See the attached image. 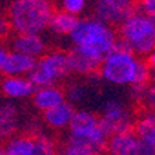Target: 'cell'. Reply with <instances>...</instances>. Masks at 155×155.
I'll list each match as a JSON object with an SVG mask.
<instances>
[{
  "mask_svg": "<svg viewBox=\"0 0 155 155\" xmlns=\"http://www.w3.org/2000/svg\"><path fill=\"white\" fill-rule=\"evenodd\" d=\"M54 13L52 4L45 0H14L8 4L7 20L15 34H32L49 27Z\"/></svg>",
  "mask_w": 155,
  "mask_h": 155,
  "instance_id": "2",
  "label": "cell"
},
{
  "mask_svg": "<svg viewBox=\"0 0 155 155\" xmlns=\"http://www.w3.org/2000/svg\"><path fill=\"white\" fill-rule=\"evenodd\" d=\"M152 81H154V83H155V70H154V71H152Z\"/></svg>",
  "mask_w": 155,
  "mask_h": 155,
  "instance_id": "26",
  "label": "cell"
},
{
  "mask_svg": "<svg viewBox=\"0 0 155 155\" xmlns=\"http://www.w3.org/2000/svg\"><path fill=\"white\" fill-rule=\"evenodd\" d=\"M34 148L35 136H17L8 138L0 155H32Z\"/></svg>",
  "mask_w": 155,
  "mask_h": 155,
  "instance_id": "17",
  "label": "cell"
},
{
  "mask_svg": "<svg viewBox=\"0 0 155 155\" xmlns=\"http://www.w3.org/2000/svg\"><path fill=\"white\" fill-rule=\"evenodd\" d=\"M70 36L74 46L104 61L112 52L119 35H116L112 27L106 25L97 18H85L80 20V24Z\"/></svg>",
  "mask_w": 155,
  "mask_h": 155,
  "instance_id": "1",
  "label": "cell"
},
{
  "mask_svg": "<svg viewBox=\"0 0 155 155\" xmlns=\"http://www.w3.org/2000/svg\"><path fill=\"white\" fill-rule=\"evenodd\" d=\"M145 101V104H147V106L151 110H155V83L152 81L150 85H148L147 91H145V95L144 98H143Z\"/></svg>",
  "mask_w": 155,
  "mask_h": 155,
  "instance_id": "23",
  "label": "cell"
},
{
  "mask_svg": "<svg viewBox=\"0 0 155 155\" xmlns=\"http://www.w3.org/2000/svg\"><path fill=\"white\" fill-rule=\"evenodd\" d=\"M56 155H61V154H56Z\"/></svg>",
  "mask_w": 155,
  "mask_h": 155,
  "instance_id": "27",
  "label": "cell"
},
{
  "mask_svg": "<svg viewBox=\"0 0 155 155\" xmlns=\"http://www.w3.org/2000/svg\"><path fill=\"white\" fill-rule=\"evenodd\" d=\"M147 64L151 67V69L155 70V52L154 53H151L150 56H148V60H147Z\"/></svg>",
  "mask_w": 155,
  "mask_h": 155,
  "instance_id": "25",
  "label": "cell"
},
{
  "mask_svg": "<svg viewBox=\"0 0 155 155\" xmlns=\"http://www.w3.org/2000/svg\"><path fill=\"white\" fill-rule=\"evenodd\" d=\"M18 127V110L13 104H6L0 110V129L2 137H11Z\"/></svg>",
  "mask_w": 155,
  "mask_h": 155,
  "instance_id": "18",
  "label": "cell"
},
{
  "mask_svg": "<svg viewBox=\"0 0 155 155\" xmlns=\"http://www.w3.org/2000/svg\"><path fill=\"white\" fill-rule=\"evenodd\" d=\"M61 155H99L94 150L88 140H80V138L70 136L64 148L61 151Z\"/></svg>",
  "mask_w": 155,
  "mask_h": 155,
  "instance_id": "19",
  "label": "cell"
},
{
  "mask_svg": "<svg viewBox=\"0 0 155 155\" xmlns=\"http://www.w3.org/2000/svg\"><path fill=\"white\" fill-rule=\"evenodd\" d=\"M78 24L80 18H77V15L66 13L64 10H54L49 22V28L60 35H71Z\"/></svg>",
  "mask_w": 155,
  "mask_h": 155,
  "instance_id": "16",
  "label": "cell"
},
{
  "mask_svg": "<svg viewBox=\"0 0 155 155\" xmlns=\"http://www.w3.org/2000/svg\"><path fill=\"white\" fill-rule=\"evenodd\" d=\"M61 7H63L61 10H64L66 13L77 15L85 8V2L84 0H64L61 2Z\"/></svg>",
  "mask_w": 155,
  "mask_h": 155,
  "instance_id": "21",
  "label": "cell"
},
{
  "mask_svg": "<svg viewBox=\"0 0 155 155\" xmlns=\"http://www.w3.org/2000/svg\"><path fill=\"white\" fill-rule=\"evenodd\" d=\"M141 60L134 53L112 51L104 60L101 67V76L106 81L117 85H133L140 69Z\"/></svg>",
  "mask_w": 155,
  "mask_h": 155,
  "instance_id": "5",
  "label": "cell"
},
{
  "mask_svg": "<svg viewBox=\"0 0 155 155\" xmlns=\"http://www.w3.org/2000/svg\"><path fill=\"white\" fill-rule=\"evenodd\" d=\"M138 141H140V137L136 134L134 130L115 134L109 140L106 152L108 155H130V152L138 144Z\"/></svg>",
  "mask_w": 155,
  "mask_h": 155,
  "instance_id": "14",
  "label": "cell"
},
{
  "mask_svg": "<svg viewBox=\"0 0 155 155\" xmlns=\"http://www.w3.org/2000/svg\"><path fill=\"white\" fill-rule=\"evenodd\" d=\"M3 94L7 98H25L35 94V85L28 78L22 77H4L2 83Z\"/></svg>",
  "mask_w": 155,
  "mask_h": 155,
  "instance_id": "15",
  "label": "cell"
},
{
  "mask_svg": "<svg viewBox=\"0 0 155 155\" xmlns=\"http://www.w3.org/2000/svg\"><path fill=\"white\" fill-rule=\"evenodd\" d=\"M32 155H56L52 140L45 136H35V148Z\"/></svg>",
  "mask_w": 155,
  "mask_h": 155,
  "instance_id": "20",
  "label": "cell"
},
{
  "mask_svg": "<svg viewBox=\"0 0 155 155\" xmlns=\"http://www.w3.org/2000/svg\"><path fill=\"white\" fill-rule=\"evenodd\" d=\"M36 59L7 51L4 48L0 51V70L6 77H20L21 74H29L36 66Z\"/></svg>",
  "mask_w": 155,
  "mask_h": 155,
  "instance_id": "8",
  "label": "cell"
},
{
  "mask_svg": "<svg viewBox=\"0 0 155 155\" xmlns=\"http://www.w3.org/2000/svg\"><path fill=\"white\" fill-rule=\"evenodd\" d=\"M10 51L17 53L25 54L32 59H36L38 56L42 58L45 53V42L39 35L32 34H15L8 41Z\"/></svg>",
  "mask_w": 155,
  "mask_h": 155,
  "instance_id": "9",
  "label": "cell"
},
{
  "mask_svg": "<svg viewBox=\"0 0 155 155\" xmlns=\"http://www.w3.org/2000/svg\"><path fill=\"white\" fill-rule=\"evenodd\" d=\"M66 97L69 98L71 102H78L84 97V87L81 84H71L69 88L66 90Z\"/></svg>",
  "mask_w": 155,
  "mask_h": 155,
  "instance_id": "22",
  "label": "cell"
},
{
  "mask_svg": "<svg viewBox=\"0 0 155 155\" xmlns=\"http://www.w3.org/2000/svg\"><path fill=\"white\" fill-rule=\"evenodd\" d=\"M99 127V117L87 110H77L70 122V136L80 140H90Z\"/></svg>",
  "mask_w": 155,
  "mask_h": 155,
  "instance_id": "10",
  "label": "cell"
},
{
  "mask_svg": "<svg viewBox=\"0 0 155 155\" xmlns=\"http://www.w3.org/2000/svg\"><path fill=\"white\" fill-rule=\"evenodd\" d=\"M119 36L129 43L136 54L150 56L155 52V20L137 11L119 27Z\"/></svg>",
  "mask_w": 155,
  "mask_h": 155,
  "instance_id": "3",
  "label": "cell"
},
{
  "mask_svg": "<svg viewBox=\"0 0 155 155\" xmlns=\"http://www.w3.org/2000/svg\"><path fill=\"white\" fill-rule=\"evenodd\" d=\"M76 109L70 102L64 101L56 108L43 112V120L52 129H63L66 126H70L73 116L76 115Z\"/></svg>",
  "mask_w": 155,
  "mask_h": 155,
  "instance_id": "13",
  "label": "cell"
},
{
  "mask_svg": "<svg viewBox=\"0 0 155 155\" xmlns=\"http://www.w3.org/2000/svg\"><path fill=\"white\" fill-rule=\"evenodd\" d=\"M66 92L56 85L53 87H43V88H38L35 91V94L32 95V101L38 109L48 112L51 109L59 106L60 104L64 102Z\"/></svg>",
  "mask_w": 155,
  "mask_h": 155,
  "instance_id": "12",
  "label": "cell"
},
{
  "mask_svg": "<svg viewBox=\"0 0 155 155\" xmlns=\"http://www.w3.org/2000/svg\"><path fill=\"white\" fill-rule=\"evenodd\" d=\"M67 54H69L70 66H71L73 71L78 73V74H92V73L98 71V70L101 71L104 61L90 56L88 53L81 51L80 48L73 46L67 52Z\"/></svg>",
  "mask_w": 155,
  "mask_h": 155,
  "instance_id": "11",
  "label": "cell"
},
{
  "mask_svg": "<svg viewBox=\"0 0 155 155\" xmlns=\"http://www.w3.org/2000/svg\"><path fill=\"white\" fill-rule=\"evenodd\" d=\"M71 71L67 52L54 51L45 53L42 58L38 59L36 66L28 74V80L38 88L53 87Z\"/></svg>",
  "mask_w": 155,
  "mask_h": 155,
  "instance_id": "4",
  "label": "cell"
},
{
  "mask_svg": "<svg viewBox=\"0 0 155 155\" xmlns=\"http://www.w3.org/2000/svg\"><path fill=\"white\" fill-rule=\"evenodd\" d=\"M140 7L144 14L155 20V0H144L140 3Z\"/></svg>",
  "mask_w": 155,
  "mask_h": 155,
  "instance_id": "24",
  "label": "cell"
},
{
  "mask_svg": "<svg viewBox=\"0 0 155 155\" xmlns=\"http://www.w3.org/2000/svg\"><path fill=\"white\" fill-rule=\"evenodd\" d=\"M94 13L101 22L119 28L126 20L137 13V6L129 0H99L94 4Z\"/></svg>",
  "mask_w": 155,
  "mask_h": 155,
  "instance_id": "6",
  "label": "cell"
},
{
  "mask_svg": "<svg viewBox=\"0 0 155 155\" xmlns=\"http://www.w3.org/2000/svg\"><path fill=\"white\" fill-rule=\"evenodd\" d=\"M99 123L105 131L110 136V138L115 134L134 130V124L130 113L127 112L124 105L116 99L108 101L105 104L102 116L99 117Z\"/></svg>",
  "mask_w": 155,
  "mask_h": 155,
  "instance_id": "7",
  "label": "cell"
}]
</instances>
